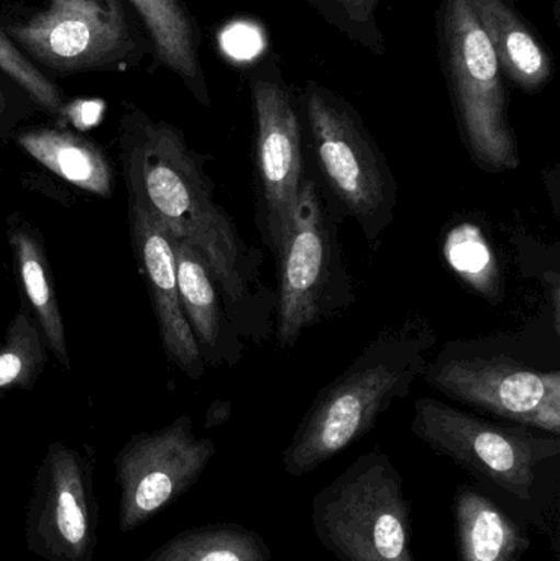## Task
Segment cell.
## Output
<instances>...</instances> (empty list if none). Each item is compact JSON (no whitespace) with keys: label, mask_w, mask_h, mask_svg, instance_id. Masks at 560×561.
Segmentation results:
<instances>
[{"label":"cell","mask_w":560,"mask_h":561,"mask_svg":"<svg viewBox=\"0 0 560 561\" xmlns=\"http://www.w3.org/2000/svg\"><path fill=\"white\" fill-rule=\"evenodd\" d=\"M132 196L178 239L203 255L230 310L243 313L259 283L255 253L214 201L213 186L183 135L171 125H141L128 150Z\"/></svg>","instance_id":"1"},{"label":"cell","mask_w":560,"mask_h":561,"mask_svg":"<svg viewBox=\"0 0 560 561\" xmlns=\"http://www.w3.org/2000/svg\"><path fill=\"white\" fill-rule=\"evenodd\" d=\"M436 340L424 320H407L378 333L316 396L283 454L286 473L293 478L312 473L364 438L395 401L410 394L430 365Z\"/></svg>","instance_id":"2"},{"label":"cell","mask_w":560,"mask_h":561,"mask_svg":"<svg viewBox=\"0 0 560 561\" xmlns=\"http://www.w3.org/2000/svg\"><path fill=\"white\" fill-rule=\"evenodd\" d=\"M321 546L339 561H416L403 477L384 451L358 457L311 507Z\"/></svg>","instance_id":"3"},{"label":"cell","mask_w":560,"mask_h":561,"mask_svg":"<svg viewBox=\"0 0 560 561\" xmlns=\"http://www.w3.org/2000/svg\"><path fill=\"white\" fill-rule=\"evenodd\" d=\"M424 379L434 391L510 424L560 435V371L495 348L449 343Z\"/></svg>","instance_id":"4"},{"label":"cell","mask_w":560,"mask_h":561,"mask_svg":"<svg viewBox=\"0 0 560 561\" xmlns=\"http://www.w3.org/2000/svg\"><path fill=\"white\" fill-rule=\"evenodd\" d=\"M411 432L431 450L523 501L532 500L538 468L560 455L555 435L496 424L433 398L414 404Z\"/></svg>","instance_id":"5"},{"label":"cell","mask_w":560,"mask_h":561,"mask_svg":"<svg viewBox=\"0 0 560 561\" xmlns=\"http://www.w3.org/2000/svg\"><path fill=\"white\" fill-rule=\"evenodd\" d=\"M444 48L454 102L467 148L490 173L519 164L495 51L469 0H446Z\"/></svg>","instance_id":"6"},{"label":"cell","mask_w":560,"mask_h":561,"mask_svg":"<svg viewBox=\"0 0 560 561\" xmlns=\"http://www.w3.org/2000/svg\"><path fill=\"white\" fill-rule=\"evenodd\" d=\"M306 117L322 176L368 242H375L393 219L397 184L355 112L328 89L309 82Z\"/></svg>","instance_id":"7"},{"label":"cell","mask_w":560,"mask_h":561,"mask_svg":"<svg viewBox=\"0 0 560 561\" xmlns=\"http://www.w3.org/2000/svg\"><path fill=\"white\" fill-rule=\"evenodd\" d=\"M318 184L302 178L292 230L279 250V345L292 346L306 329L334 309L342 272L338 230Z\"/></svg>","instance_id":"8"},{"label":"cell","mask_w":560,"mask_h":561,"mask_svg":"<svg viewBox=\"0 0 560 561\" xmlns=\"http://www.w3.org/2000/svg\"><path fill=\"white\" fill-rule=\"evenodd\" d=\"M214 455V442L196 437L193 421L186 415L160 431L132 437L115 458L121 529H138L183 496Z\"/></svg>","instance_id":"9"},{"label":"cell","mask_w":560,"mask_h":561,"mask_svg":"<svg viewBox=\"0 0 560 561\" xmlns=\"http://www.w3.org/2000/svg\"><path fill=\"white\" fill-rule=\"evenodd\" d=\"M26 540L43 561H91L98 510L91 471L78 451L53 444L28 507Z\"/></svg>","instance_id":"10"},{"label":"cell","mask_w":560,"mask_h":561,"mask_svg":"<svg viewBox=\"0 0 560 561\" xmlns=\"http://www.w3.org/2000/svg\"><path fill=\"white\" fill-rule=\"evenodd\" d=\"M5 32L30 55L59 71L101 68L130 46L118 0H49L48 7Z\"/></svg>","instance_id":"11"},{"label":"cell","mask_w":560,"mask_h":561,"mask_svg":"<svg viewBox=\"0 0 560 561\" xmlns=\"http://www.w3.org/2000/svg\"><path fill=\"white\" fill-rule=\"evenodd\" d=\"M252 98L263 230L276 259L292 230L305 178L301 125L292 94L282 82L253 79Z\"/></svg>","instance_id":"12"},{"label":"cell","mask_w":560,"mask_h":561,"mask_svg":"<svg viewBox=\"0 0 560 561\" xmlns=\"http://www.w3.org/2000/svg\"><path fill=\"white\" fill-rule=\"evenodd\" d=\"M130 220L134 249L150 289L164 350L178 368L191 378H201L204 373L203 353L181 307L170 232L134 196Z\"/></svg>","instance_id":"13"},{"label":"cell","mask_w":560,"mask_h":561,"mask_svg":"<svg viewBox=\"0 0 560 561\" xmlns=\"http://www.w3.org/2000/svg\"><path fill=\"white\" fill-rule=\"evenodd\" d=\"M453 513L460 561H522L532 547L518 523L467 484L457 488Z\"/></svg>","instance_id":"14"},{"label":"cell","mask_w":560,"mask_h":561,"mask_svg":"<svg viewBox=\"0 0 560 561\" xmlns=\"http://www.w3.org/2000/svg\"><path fill=\"white\" fill-rule=\"evenodd\" d=\"M495 51L500 68L513 82L528 92H536L551 79L549 53L522 16L505 0H469Z\"/></svg>","instance_id":"15"},{"label":"cell","mask_w":560,"mask_h":561,"mask_svg":"<svg viewBox=\"0 0 560 561\" xmlns=\"http://www.w3.org/2000/svg\"><path fill=\"white\" fill-rule=\"evenodd\" d=\"M19 145L42 167L95 196L112 193V171L101 148L72 131L38 128L23 131Z\"/></svg>","instance_id":"16"},{"label":"cell","mask_w":560,"mask_h":561,"mask_svg":"<svg viewBox=\"0 0 560 561\" xmlns=\"http://www.w3.org/2000/svg\"><path fill=\"white\" fill-rule=\"evenodd\" d=\"M144 19L158 58L171 71L178 72L193 89L196 98L209 104L203 72L196 53L193 23L178 0H130Z\"/></svg>","instance_id":"17"},{"label":"cell","mask_w":560,"mask_h":561,"mask_svg":"<svg viewBox=\"0 0 560 561\" xmlns=\"http://www.w3.org/2000/svg\"><path fill=\"white\" fill-rule=\"evenodd\" d=\"M171 245L176 262L178 293L187 323L199 348L217 352L222 342L224 325L216 280L203 255L190 242L171 236Z\"/></svg>","instance_id":"18"},{"label":"cell","mask_w":560,"mask_h":561,"mask_svg":"<svg viewBox=\"0 0 560 561\" xmlns=\"http://www.w3.org/2000/svg\"><path fill=\"white\" fill-rule=\"evenodd\" d=\"M144 561H272V549L240 524H210L176 534Z\"/></svg>","instance_id":"19"},{"label":"cell","mask_w":560,"mask_h":561,"mask_svg":"<svg viewBox=\"0 0 560 561\" xmlns=\"http://www.w3.org/2000/svg\"><path fill=\"white\" fill-rule=\"evenodd\" d=\"M10 243H12L13 255H15L16 266H19L20 278H22L30 304L38 316L46 342L58 362L69 368L65 327H62L55 290L49 284L42 249L33 239L32 233L26 230H16V232L13 230Z\"/></svg>","instance_id":"20"},{"label":"cell","mask_w":560,"mask_h":561,"mask_svg":"<svg viewBox=\"0 0 560 561\" xmlns=\"http://www.w3.org/2000/svg\"><path fill=\"white\" fill-rule=\"evenodd\" d=\"M444 259L457 276L492 304L502 299L499 262L482 229L476 224H459L444 240Z\"/></svg>","instance_id":"21"},{"label":"cell","mask_w":560,"mask_h":561,"mask_svg":"<svg viewBox=\"0 0 560 561\" xmlns=\"http://www.w3.org/2000/svg\"><path fill=\"white\" fill-rule=\"evenodd\" d=\"M45 348L38 330L25 310H20L0 348V389L28 386L45 363Z\"/></svg>","instance_id":"22"},{"label":"cell","mask_w":560,"mask_h":561,"mask_svg":"<svg viewBox=\"0 0 560 561\" xmlns=\"http://www.w3.org/2000/svg\"><path fill=\"white\" fill-rule=\"evenodd\" d=\"M0 69L9 75L23 91L28 92L36 104L42 105L52 114H62L61 95L22 53L10 42L9 36L0 28Z\"/></svg>","instance_id":"23"},{"label":"cell","mask_w":560,"mask_h":561,"mask_svg":"<svg viewBox=\"0 0 560 561\" xmlns=\"http://www.w3.org/2000/svg\"><path fill=\"white\" fill-rule=\"evenodd\" d=\"M332 22L358 42L381 53V35L375 23L378 0H311Z\"/></svg>","instance_id":"24"},{"label":"cell","mask_w":560,"mask_h":561,"mask_svg":"<svg viewBox=\"0 0 560 561\" xmlns=\"http://www.w3.org/2000/svg\"><path fill=\"white\" fill-rule=\"evenodd\" d=\"M3 108H5V99L0 94V112H3Z\"/></svg>","instance_id":"25"}]
</instances>
